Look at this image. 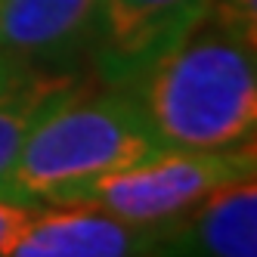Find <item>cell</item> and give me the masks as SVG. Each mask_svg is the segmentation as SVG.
<instances>
[{"mask_svg": "<svg viewBox=\"0 0 257 257\" xmlns=\"http://www.w3.org/2000/svg\"><path fill=\"white\" fill-rule=\"evenodd\" d=\"M257 38L205 13L127 84L168 149H232L257 134Z\"/></svg>", "mask_w": 257, "mask_h": 257, "instance_id": "1", "label": "cell"}, {"mask_svg": "<svg viewBox=\"0 0 257 257\" xmlns=\"http://www.w3.org/2000/svg\"><path fill=\"white\" fill-rule=\"evenodd\" d=\"M164 149L127 87L84 81L34 124L0 195L44 205L65 186L131 168Z\"/></svg>", "mask_w": 257, "mask_h": 257, "instance_id": "2", "label": "cell"}, {"mask_svg": "<svg viewBox=\"0 0 257 257\" xmlns=\"http://www.w3.org/2000/svg\"><path fill=\"white\" fill-rule=\"evenodd\" d=\"M257 168L254 143L232 149H164L121 171L53 192L44 205H87L140 226H161L192 211L217 186Z\"/></svg>", "mask_w": 257, "mask_h": 257, "instance_id": "3", "label": "cell"}, {"mask_svg": "<svg viewBox=\"0 0 257 257\" xmlns=\"http://www.w3.org/2000/svg\"><path fill=\"white\" fill-rule=\"evenodd\" d=\"M205 7L208 0H99V25L90 50L99 84L127 87Z\"/></svg>", "mask_w": 257, "mask_h": 257, "instance_id": "4", "label": "cell"}, {"mask_svg": "<svg viewBox=\"0 0 257 257\" xmlns=\"http://www.w3.org/2000/svg\"><path fill=\"white\" fill-rule=\"evenodd\" d=\"M96 25L99 0H0V56L25 71H71Z\"/></svg>", "mask_w": 257, "mask_h": 257, "instance_id": "5", "label": "cell"}, {"mask_svg": "<svg viewBox=\"0 0 257 257\" xmlns=\"http://www.w3.org/2000/svg\"><path fill=\"white\" fill-rule=\"evenodd\" d=\"M161 226L127 223L87 205H38L4 257H158Z\"/></svg>", "mask_w": 257, "mask_h": 257, "instance_id": "6", "label": "cell"}, {"mask_svg": "<svg viewBox=\"0 0 257 257\" xmlns=\"http://www.w3.org/2000/svg\"><path fill=\"white\" fill-rule=\"evenodd\" d=\"M158 257H257V180L217 186L192 211L161 226Z\"/></svg>", "mask_w": 257, "mask_h": 257, "instance_id": "7", "label": "cell"}, {"mask_svg": "<svg viewBox=\"0 0 257 257\" xmlns=\"http://www.w3.org/2000/svg\"><path fill=\"white\" fill-rule=\"evenodd\" d=\"M81 84L84 81L75 71H28L13 87L0 90V186L10 177L34 124Z\"/></svg>", "mask_w": 257, "mask_h": 257, "instance_id": "8", "label": "cell"}, {"mask_svg": "<svg viewBox=\"0 0 257 257\" xmlns=\"http://www.w3.org/2000/svg\"><path fill=\"white\" fill-rule=\"evenodd\" d=\"M34 211H38V205H25V201L0 195V257H4V251L10 248L13 238L19 235V229L31 220Z\"/></svg>", "mask_w": 257, "mask_h": 257, "instance_id": "9", "label": "cell"}, {"mask_svg": "<svg viewBox=\"0 0 257 257\" xmlns=\"http://www.w3.org/2000/svg\"><path fill=\"white\" fill-rule=\"evenodd\" d=\"M28 71L25 68H19L16 62H10L7 56H0V90H7V87H13L19 78H25Z\"/></svg>", "mask_w": 257, "mask_h": 257, "instance_id": "10", "label": "cell"}]
</instances>
